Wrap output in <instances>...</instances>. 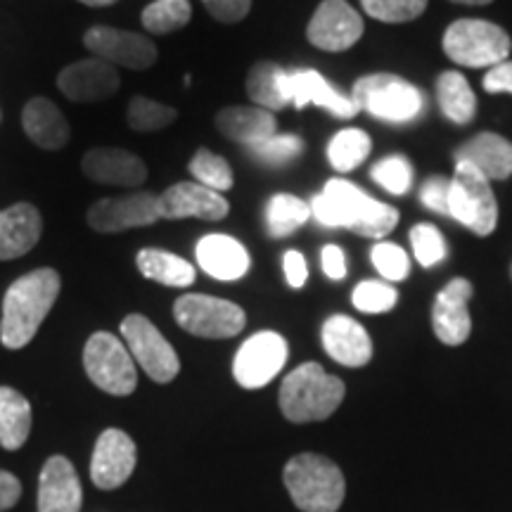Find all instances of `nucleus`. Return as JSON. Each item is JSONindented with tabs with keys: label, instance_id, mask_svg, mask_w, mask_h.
<instances>
[{
	"label": "nucleus",
	"instance_id": "c9c22d12",
	"mask_svg": "<svg viewBox=\"0 0 512 512\" xmlns=\"http://www.w3.org/2000/svg\"><path fill=\"white\" fill-rule=\"evenodd\" d=\"M190 174L204 188L221 192V195L233 188V169H230V164L223 157L207 150V147L197 150L195 157L190 159Z\"/></svg>",
	"mask_w": 512,
	"mask_h": 512
},
{
	"label": "nucleus",
	"instance_id": "f03ea898",
	"mask_svg": "<svg viewBox=\"0 0 512 512\" xmlns=\"http://www.w3.org/2000/svg\"><path fill=\"white\" fill-rule=\"evenodd\" d=\"M57 294H60V273L53 268H38L17 278L3 299L0 342L8 349L27 347L55 306Z\"/></svg>",
	"mask_w": 512,
	"mask_h": 512
},
{
	"label": "nucleus",
	"instance_id": "7c9ffc66",
	"mask_svg": "<svg viewBox=\"0 0 512 512\" xmlns=\"http://www.w3.org/2000/svg\"><path fill=\"white\" fill-rule=\"evenodd\" d=\"M285 69L275 62H256L247 74V93L254 105L268 112H280L287 107L283 93Z\"/></svg>",
	"mask_w": 512,
	"mask_h": 512
},
{
	"label": "nucleus",
	"instance_id": "2eb2a0df",
	"mask_svg": "<svg viewBox=\"0 0 512 512\" xmlns=\"http://www.w3.org/2000/svg\"><path fill=\"white\" fill-rule=\"evenodd\" d=\"M283 93L287 105L304 110L306 105H316L328 110L337 119H354L358 112L356 102L332 88V83L313 69H297V72H285Z\"/></svg>",
	"mask_w": 512,
	"mask_h": 512
},
{
	"label": "nucleus",
	"instance_id": "2f4dec72",
	"mask_svg": "<svg viewBox=\"0 0 512 512\" xmlns=\"http://www.w3.org/2000/svg\"><path fill=\"white\" fill-rule=\"evenodd\" d=\"M311 204H306L294 195H280L271 197L266 207V228L271 238H287V235L297 233L299 228L309 221Z\"/></svg>",
	"mask_w": 512,
	"mask_h": 512
},
{
	"label": "nucleus",
	"instance_id": "412c9836",
	"mask_svg": "<svg viewBox=\"0 0 512 512\" xmlns=\"http://www.w3.org/2000/svg\"><path fill=\"white\" fill-rule=\"evenodd\" d=\"M81 503V482L74 465L64 456L48 458L38 479V512H79Z\"/></svg>",
	"mask_w": 512,
	"mask_h": 512
},
{
	"label": "nucleus",
	"instance_id": "9d476101",
	"mask_svg": "<svg viewBox=\"0 0 512 512\" xmlns=\"http://www.w3.org/2000/svg\"><path fill=\"white\" fill-rule=\"evenodd\" d=\"M121 337H124V344L131 351L133 361L155 382L166 384L176 380V375L181 373V361H178L176 349L145 316L131 313V316L121 320Z\"/></svg>",
	"mask_w": 512,
	"mask_h": 512
},
{
	"label": "nucleus",
	"instance_id": "c03bdc74",
	"mask_svg": "<svg viewBox=\"0 0 512 512\" xmlns=\"http://www.w3.org/2000/svg\"><path fill=\"white\" fill-rule=\"evenodd\" d=\"M209 15L223 24H235L247 17L252 0H202Z\"/></svg>",
	"mask_w": 512,
	"mask_h": 512
},
{
	"label": "nucleus",
	"instance_id": "f257e3e1",
	"mask_svg": "<svg viewBox=\"0 0 512 512\" xmlns=\"http://www.w3.org/2000/svg\"><path fill=\"white\" fill-rule=\"evenodd\" d=\"M311 214L320 226L349 228L366 238H384L399 223V211L377 202L368 192L342 178H330L323 192L311 200Z\"/></svg>",
	"mask_w": 512,
	"mask_h": 512
},
{
	"label": "nucleus",
	"instance_id": "6ab92c4d",
	"mask_svg": "<svg viewBox=\"0 0 512 512\" xmlns=\"http://www.w3.org/2000/svg\"><path fill=\"white\" fill-rule=\"evenodd\" d=\"M472 294H475V290H472L470 280L456 278L437 294V299H434V335H437L444 344H448V347H458V344H463L465 339L470 337L472 320L470 311H467V304H470Z\"/></svg>",
	"mask_w": 512,
	"mask_h": 512
},
{
	"label": "nucleus",
	"instance_id": "f3484780",
	"mask_svg": "<svg viewBox=\"0 0 512 512\" xmlns=\"http://www.w3.org/2000/svg\"><path fill=\"white\" fill-rule=\"evenodd\" d=\"M230 204L221 192L204 188L202 183H176L159 195V214L162 219H202L221 221L226 219Z\"/></svg>",
	"mask_w": 512,
	"mask_h": 512
},
{
	"label": "nucleus",
	"instance_id": "c756f323",
	"mask_svg": "<svg viewBox=\"0 0 512 512\" xmlns=\"http://www.w3.org/2000/svg\"><path fill=\"white\" fill-rule=\"evenodd\" d=\"M437 98L444 117L451 119L453 124L465 126L475 119L477 95L460 72H444L439 76Z\"/></svg>",
	"mask_w": 512,
	"mask_h": 512
},
{
	"label": "nucleus",
	"instance_id": "ddd939ff",
	"mask_svg": "<svg viewBox=\"0 0 512 512\" xmlns=\"http://www.w3.org/2000/svg\"><path fill=\"white\" fill-rule=\"evenodd\" d=\"M83 43L95 57L126 67L133 72H143L157 62V46L150 38L136 31H124L114 27H91L83 36Z\"/></svg>",
	"mask_w": 512,
	"mask_h": 512
},
{
	"label": "nucleus",
	"instance_id": "4468645a",
	"mask_svg": "<svg viewBox=\"0 0 512 512\" xmlns=\"http://www.w3.org/2000/svg\"><path fill=\"white\" fill-rule=\"evenodd\" d=\"M363 19L351 8L347 0H323L313 12L309 29L311 46L328 53H342L349 50L363 36Z\"/></svg>",
	"mask_w": 512,
	"mask_h": 512
},
{
	"label": "nucleus",
	"instance_id": "79ce46f5",
	"mask_svg": "<svg viewBox=\"0 0 512 512\" xmlns=\"http://www.w3.org/2000/svg\"><path fill=\"white\" fill-rule=\"evenodd\" d=\"M370 259H373V266L380 271L382 278L392 280V283H401L411 273L408 254L399 245H392V242H377L373 252H370Z\"/></svg>",
	"mask_w": 512,
	"mask_h": 512
},
{
	"label": "nucleus",
	"instance_id": "6e6552de",
	"mask_svg": "<svg viewBox=\"0 0 512 512\" xmlns=\"http://www.w3.org/2000/svg\"><path fill=\"white\" fill-rule=\"evenodd\" d=\"M83 368L95 387L112 396H128L138 384L136 361L112 332L91 335L83 349Z\"/></svg>",
	"mask_w": 512,
	"mask_h": 512
},
{
	"label": "nucleus",
	"instance_id": "49530a36",
	"mask_svg": "<svg viewBox=\"0 0 512 512\" xmlns=\"http://www.w3.org/2000/svg\"><path fill=\"white\" fill-rule=\"evenodd\" d=\"M486 93H510L512 95V62H501L491 67L484 76Z\"/></svg>",
	"mask_w": 512,
	"mask_h": 512
},
{
	"label": "nucleus",
	"instance_id": "aec40b11",
	"mask_svg": "<svg viewBox=\"0 0 512 512\" xmlns=\"http://www.w3.org/2000/svg\"><path fill=\"white\" fill-rule=\"evenodd\" d=\"M81 169L93 183L119 185V188H136L147 178L143 159L119 147H95L83 157Z\"/></svg>",
	"mask_w": 512,
	"mask_h": 512
},
{
	"label": "nucleus",
	"instance_id": "423d86ee",
	"mask_svg": "<svg viewBox=\"0 0 512 512\" xmlns=\"http://www.w3.org/2000/svg\"><path fill=\"white\" fill-rule=\"evenodd\" d=\"M448 216L479 238L491 235L498 226V204L491 181H486L472 164L456 162V176L448 192Z\"/></svg>",
	"mask_w": 512,
	"mask_h": 512
},
{
	"label": "nucleus",
	"instance_id": "ea45409f",
	"mask_svg": "<svg viewBox=\"0 0 512 512\" xmlns=\"http://www.w3.org/2000/svg\"><path fill=\"white\" fill-rule=\"evenodd\" d=\"M361 8L380 22L401 24L418 19L427 8V0H361Z\"/></svg>",
	"mask_w": 512,
	"mask_h": 512
},
{
	"label": "nucleus",
	"instance_id": "b1692460",
	"mask_svg": "<svg viewBox=\"0 0 512 512\" xmlns=\"http://www.w3.org/2000/svg\"><path fill=\"white\" fill-rule=\"evenodd\" d=\"M41 211L29 202H17L0 211V261L31 252L41 240Z\"/></svg>",
	"mask_w": 512,
	"mask_h": 512
},
{
	"label": "nucleus",
	"instance_id": "37998d69",
	"mask_svg": "<svg viewBox=\"0 0 512 512\" xmlns=\"http://www.w3.org/2000/svg\"><path fill=\"white\" fill-rule=\"evenodd\" d=\"M448 192H451V181L441 176H432L422 183L420 200L430 211L448 216Z\"/></svg>",
	"mask_w": 512,
	"mask_h": 512
},
{
	"label": "nucleus",
	"instance_id": "0eeeda50",
	"mask_svg": "<svg viewBox=\"0 0 512 512\" xmlns=\"http://www.w3.org/2000/svg\"><path fill=\"white\" fill-rule=\"evenodd\" d=\"M351 100L358 110L389 124H408L422 112V93L394 74H370L358 79Z\"/></svg>",
	"mask_w": 512,
	"mask_h": 512
},
{
	"label": "nucleus",
	"instance_id": "dca6fc26",
	"mask_svg": "<svg viewBox=\"0 0 512 512\" xmlns=\"http://www.w3.org/2000/svg\"><path fill=\"white\" fill-rule=\"evenodd\" d=\"M119 72L114 64L91 57L64 67L57 76V86L64 98L72 102H102L110 100L119 91Z\"/></svg>",
	"mask_w": 512,
	"mask_h": 512
},
{
	"label": "nucleus",
	"instance_id": "7ed1b4c3",
	"mask_svg": "<svg viewBox=\"0 0 512 512\" xmlns=\"http://www.w3.org/2000/svg\"><path fill=\"white\" fill-rule=\"evenodd\" d=\"M347 387L318 363L294 368L280 387V411L290 422L328 420L344 401Z\"/></svg>",
	"mask_w": 512,
	"mask_h": 512
},
{
	"label": "nucleus",
	"instance_id": "de8ad7c7",
	"mask_svg": "<svg viewBox=\"0 0 512 512\" xmlns=\"http://www.w3.org/2000/svg\"><path fill=\"white\" fill-rule=\"evenodd\" d=\"M320 266H323V271L330 280L347 278V256H344V252L337 245L323 247V252H320Z\"/></svg>",
	"mask_w": 512,
	"mask_h": 512
},
{
	"label": "nucleus",
	"instance_id": "5701e85b",
	"mask_svg": "<svg viewBox=\"0 0 512 512\" xmlns=\"http://www.w3.org/2000/svg\"><path fill=\"white\" fill-rule=\"evenodd\" d=\"M195 254L202 271L214 280H223V283L240 280L249 271V266H252L247 249L235 238L221 233L207 235V238L197 242Z\"/></svg>",
	"mask_w": 512,
	"mask_h": 512
},
{
	"label": "nucleus",
	"instance_id": "cd10ccee",
	"mask_svg": "<svg viewBox=\"0 0 512 512\" xmlns=\"http://www.w3.org/2000/svg\"><path fill=\"white\" fill-rule=\"evenodd\" d=\"M136 264L138 271L143 273L147 280H155L159 285L190 287L195 283V268H192L190 261L181 259L178 254L166 252V249H140L136 256Z\"/></svg>",
	"mask_w": 512,
	"mask_h": 512
},
{
	"label": "nucleus",
	"instance_id": "a878e982",
	"mask_svg": "<svg viewBox=\"0 0 512 512\" xmlns=\"http://www.w3.org/2000/svg\"><path fill=\"white\" fill-rule=\"evenodd\" d=\"M22 126L27 136L43 150H62L72 136L67 117L48 98H34L27 102L22 112Z\"/></svg>",
	"mask_w": 512,
	"mask_h": 512
},
{
	"label": "nucleus",
	"instance_id": "a19ab883",
	"mask_svg": "<svg viewBox=\"0 0 512 512\" xmlns=\"http://www.w3.org/2000/svg\"><path fill=\"white\" fill-rule=\"evenodd\" d=\"M351 302L361 313H387L399 302V292L380 280H366L356 287Z\"/></svg>",
	"mask_w": 512,
	"mask_h": 512
},
{
	"label": "nucleus",
	"instance_id": "4c0bfd02",
	"mask_svg": "<svg viewBox=\"0 0 512 512\" xmlns=\"http://www.w3.org/2000/svg\"><path fill=\"white\" fill-rule=\"evenodd\" d=\"M373 181L377 185H382L384 190L392 192V195H406L411 190L413 183V166L406 157L401 155H392L384 157L382 162H377L370 171Z\"/></svg>",
	"mask_w": 512,
	"mask_h": 512
},
{
	"label": "nucleus",
	"instance_id": "393cba45",
	"mask_svg": "<svg viewBox=\"0 0 512 512\" xmlns=\"http://www.w3.org/2000/svg\"><path fill=\"white\" fill-rule=\"evenodd\" d=\"M456 162H467L486 181H505L512 176V143L498 133H479L456 152Z\"/></svg>",
	"mask_w": 512,
	"mask_h": 512
},
{
	"label": "nucleus",
	"instance_id": "bb28decb",
	"mask_svg": "<svg viewBox=\"0 0 512 512\" xmlns=\"http://www.w3.org/2000/svg\"><path fill=\"white\" fill-rule=\"evenodd\" d=\"M216 128L221 131V136L233 140V143L249 147L273 136L275 117L264 107L230 105L216 114Z\"/></svg>",
	"mask_w": 512,
	"mask_h": 512
},
{
	"label": "nucleus",
	"instance_id": "e433bc0d",
	"mask_svg": "<svg viewBox=\"0 0 512 512\" xmlns=\"http://www.w3.org/2000/svg\"><path fill=\"white\" fill-rule=\"evenodd\" d=\"M247 152L259 164L283 166V164L294 162V159L302 155L304 140L299 136H290V133H287V136H278V133H273L271 138L249 145Z\"/></svg>",
	"mask_w": 512,
	"mask_h": 512
},
{
	"label": "nucleus",
	"instance_id": "473e14b6",
	"mask_svg": "<svg viewBox=\"0 0 512 512\" xmlns=\"http://www.w3.org/2000/svg\"><path fill=\"white\" fill-rule=\"evenodd\" d=\"M370 143L366 131H358V128H347V131H339L328 145V159L337 171H354L358 164L366 162L370 155Z\"/></svg>",
	"mask_w": 512,
	"mask_h": 512
},
{
	"label": "nucleus",
	"instance_id": "f704fd0d",
	"mask_svg": "<svg viewBox=\"0 0 512 512\" xmlns=\"http://www.w3.org/2000/svg\"><path fill=\"white\" fill-rule=\"evenodd\" d=\"M176 117L178 114L174 107L143 98V95H136V98L128 102L126 110V124L138 133L162 131V128L171 124V121H176Z\"/></svg>",
	"mask_w": 512,
	"mask_h": 512
},
{
	"label": "nucleus",
	"instance_id": "20e7f679",
	"mask_svg": "<svg viewBox=\"0 0 512 512\" xmlns=\"http://www.w3.org/2000/svg\"><path fill=\"white\" fill-rule=\"evenodd\" d=\"M294 505L304 512H337L347 494L342 470L318 453H299L283 472Z\"/></svg>",
	"mask_w": 512,
	"mask_h": 512
},
{
	"label": "nucleus",
	"instance_id": "f8f14e48",
	"mask_svg": "<svg viewBox=\"0 0 512 512\" xmlns=\"http://www.w3.org/2000/svg\"><path fill=\"white\" fill-rule=\"evenodd\" d=\"M88 226L98 233H121V230L155 226L162 219L159 197L150 192H128L119 197H105L88 209Z\"/></svg>",
	"mask_w": 512,
	"mask_h": 512
},
{
	"label": "nucleus",
	"instance_id": "9b49d317",
	"mask_svg": "<svg viewBox=\"0 0 512 512\" xmlns=\"http://www.w3.org/2000/svg\"><path fill=\"white\" fill-rule=\"evenodd\" d=\"M287 363V342L273 330L256 332L238 349L233 375L240 387L261 389L278 377Z\"/></svg>",
	"mask_w": 512,
	"mask_h": 512
},
{
	"label": "nucleus",
	"instance_id": "72a5a7b5",
	"mask_svg": "<svg viewBox=\"0 0 512 512\" xmlns=\"http://www.w3.org/2000/svg\"><path fill=\"white\" fill-rule=\"evenodd\" d=\"M192 19L188 0H155L143 10V27L152 34H174Z\"/></svg>",
	"mask_w": 512,
	"mask_h": 512
},
{
	"label": "nucleus",
	"instance_id": "4be33fe9",
	"mask_svg": "<svg viewBox=\"0 0 512 512\" xmlns=\"http://www.w3.org/2000/svg\"><path fill=\"white\" fill-rule=\"evenodd\" d=\"M320 339H323V347L332 361L347 368H361L373 358L370 335L361 323L349 316H330L325 320Z\"/></svg>",
	"mask_w": 512,
	"mask_h": 512
},
{
	"label": "nucleus",
	"instance_id": "c85d7f7f",
	"mask_svg": "<svg viewBox=\"0 0 512 512\" xmlns=\"http://www.w3.org/2000/svg\"><path fill=\"white\" fill-rule=\"evenodd\" d=\"M31 432V403L17 389L0 387V446L17 451Z\"/></svg>",
	"mask_w": 512,
	"mask_h": 512
},
{
	"label": "nucleus",
	"instance_id": "09e8293b",
	"mask_svg": "<svg viewBox=\"0 0 512 512\" xmlns=\"http://www.w3.org/2000/svg\"><path fill=\"white\" fill-rule=\"evenodd\" d=\"M22 496V484L8 470H0V512L10 510Z\"/></svg>",
	"mask_w": 512,
	"mask_h": 512
},
{
	"label": "nucleus",
	"instance_id": "1a4fd4ad",
	"mask_svg": "<svg viewBox=\"0 0 512 512\" xmlns=\"http://www.w3.org/2000/svg\"><path fill=\"white\" fill-rule=\"evenodd\" d=\"M174 318L185 332L204 339H228L245 330L247 316L238 304L209 294H183L174 304Z\"/></svg>",
	"mask_w": 512,
	"mask_h": 512
},
{
	"label": "nucleus",
	"instance_id": "a18cd8bd",
	"mask_svg": "<svg viewBox=\"0 0 512 512\" xmlns=\"http://www.w3.org/2000/svg\"><path fill=\"white\" fill-rule=\"evenodd\" d=\"M283 268H285L287 285L294 287V290L304 287L306 280H309V266H306L304 254H299L297 249H290V252H285Z\"/></svg>",
	"mask_w": 512,
	"mask_h": 512
},
{
	"label": "nucleus",
	"instance_id": "39448f33",
	"mask_svg": "<svg viewBox=\"0 0 512 512\" xmlns=\"http://www.w3.org/2000/svg\"><path fill=\"white\" fill-rule=\"evenodd\" d=\"M512 41L494 22L458 19L444 34V53L460 67L484 69L508 60Z\"/></svg>",
	"mask_w": 512,
	"mask_h": 512
},
{
	"label": "nucleus",
	"instance_id": "a211bd4d",
	"mask_svg": "<svg viewBox=\"0 0 512 512\" xmlns=\"http://www.w3.org/2000/svg\"><path fill=\"white\" fill-rule=\"evenodd\" d=\"M136 470V444L121 430H105L91 458V479L98 489H119Z\"/></svg>",
	"mask_w": 512,
	"mask_h": 512
},
{
	"label": "nucleus",
	"instance_id": "58836bf2",
	"mask_svg": "<svg viewBox=\"0 0 512 512\" xmlns=\"http://www.w3.org/2000/svg\"><path fill=\"white\" fill-rule=\"evenodd\" d=\"M411 245L415 252V259L422 268H432L446 259L448 247L444 235L439 228L430 226V223H418L411 230Z\"/></svg>",
	"mask_w": 512,
	"mask_h": 512
},
{
	"label": "nucleus",
	"instance_id": "3c124183",
	"mask_svg": "<svg viewBox=\"0 0 512 512\" xmlns=\"http://www.w3.org/2000/svg\"><path fill=\"white\" fill-rule=\"evenodd\" d=\"M453 3H465V5H489L494 0H453Z\"/></svg>",
	"mask_w": 512,
	"mask_h": 512
},
{
	"label": "nucleus",
	"instance_id": "8fccbe9b",
	"mask_svg": "<svg viewBox=\"0 0 512 512\" xmlns=\"http://www.w3.org/2000/svg\"><path fill=\"white\" fill-rule=\"evenodd\" d=\"M81 3L91 5V8H105V5H112V3H117V0H81Z\"/></svg>",
	"mask_w": 512,
	"mask_h": 512
}]
</instances>
